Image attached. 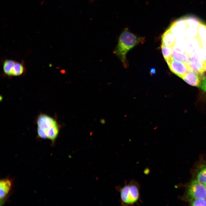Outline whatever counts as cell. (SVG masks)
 Wrapping results in <instances>:
<instances>
[{"instance_id":"obj_23","label":"cell","mask_w":206,"mask_h":206,"mask_svg":"<svg viewBox=\"0 0 206 206\" xmlns=\"http://www.w3.org/2000/svg\"><path fill=\"white\" fill-rule=\"evenodd\" d=\"M37 131L38 135L39 137L44 139L47 138L45 130L37 127Z\"/></svg>"},{"instance_id":"obj_10","label":"cell","mask_w":206,"mask_h":206,"mask_svg":"<svg viewBox=\"0 0 206 206\" xmlns=\"http://www.w3.org/2000/svg\"><path fill=\"white\" fill-rule=\"evenodd\" d=\"M185 53L189 58L193 55L198 48L200 46L197 37L185 39Z\"/></svg>"},{"instance_id":"obj_4","label":"cell","mask_w":206,"mask_h":206,"mask_svg":"<svg viewBox=\"0 0 206 206\" xmlns=\"http://www.w3.org/2000/svg\"><path fill=\"white\" fill-rule=\"evenodd\" d=\"M187 195L190 200L206 198L205 186L197 180L193 181L188 187Z\"/></svg>"},{"instance_id":"obj_2","label":"cell","mask_w":206,"mask_h":206,"mask_svg":"<svg viewBox=\"0 0 206 206\" xmlns=\"http://www.w3.org/2000/svg\"><path fill=\"white\" fill-rule=\"evenodd\" d=\"M139 184L135 180L131 181L120 188V202L124 206L137 204L140 199Z\"/></svg>"},{"instance_id":"obj_22","label":"cell","mask_w":206,"mask_h":206,"mask_svg":"<svg viewBox=\"0 0 206 206\" xmlns=\"http://www.w3.org/2000/svg\"><path fill=\"white\" fill-rule=\"evenodd\" d=\"M206 95V98L203 100L206 102V78L201 80V83L198 86Z\"/></svg>"},{"instance_id":"obj_16","label":"cell","mask_w":206,"mask_h":206,"mask_svg":"<svg viewBox=\"0 0 206 206\" xmlns=\"http://www.w3.org/2000/svg\"><path fill=\"white\" fill-rule=\"evenodd\" d=\"M198 32L197 27L189 26L187 25L185 31V39L196 37Z\"/></svg>"},{"instance_id":"obj_1","label":"cell","mask_w":206,"mask_h":206,"mask_svg":"<svg viewBox=\"0 0 206 206\" xmlns=\"http://www.w3.org/2000/svg\"><path fill=\"white\" fill-rule=\"evenodd\" d=\"M144 40V37L134 35L127 28L122 32L114 53L120 60L125 68L128 66L126 55L128 52L139 43H143Z\"/></svg>"},{"instance_id":"obj_6","label":"cell","mask_w":206,"mask_h":206,"mask_svg":"<svg viewBox=\"0 0 206 206\" xmlns=\"http://www.w3.org/2000/svg\"><path fill=\"white\" fill-rule=\"evenodd\" d=\"M187 25L185 19H181L175 21L169 28L177 40L185 39Z\"/></svg>"},{"instance_id":"obj_15","label":"cell","mask_w":206,"mask_h":206,"mask_svg":"<svg viewBox=\"0 0 206 206\" xmlns=\"http://www.w3.org/2000/svg\"><path fill=\"white\" fill-rule=\"evenodd\" d=\"M60 130V126L58 124L51 127L45 131L47 138L50 140L53 144L55 141L58 135Z\"/></svg>"},{"instance_id":"obj_11","label":"cell","mask_w":206,"mask_h":206,"mask_svg":"<svg viewBox=\"0 0 206 206\" xmlns=\"http://www.w3.org/2000/svg\"><path fill=\"white\" fill-rule=\"evenodd\" d=\"M191 66L195 71L201 75L206 71L204 65L201 61L197 57L192 56L189 58Z\"/></svg>"},{"instance_id":"obj_8","label":"cell","mask_w":206,"mask_h":206,"mask_svg":"<svg viewBox=\"0 0 206 206\" xmlns=\"http://www.w3.org/2000/svg\"><path fill=\"white\" fill-rule=\"evenodd\" d=\"M38 126L45 132L48 129L58 125L56 119L44 114H41L37 117L36 120Z\"/></svg>"},{"instance_id":"obj_5","label":"cell","mask_w":206,"mask_h":206,"mask_svg":"<svg viewBox=\"0 0 206 206\" xmlns=\"http://www.w3.org/2000/svg\"><path fill=\"white\" fill-rule=\"evenodd\" d=\"M171 71L182 78L188 71L192 69L190 66L170 57L166 62Z\"/></svg>"},{"instance_id":"obj_12","label":"cell","mask_w":206,"mask_h":206,"mask_svg":"<svg viewBox=\"0 0 206 206\" xmlns=\"http://www.w3.org/2000/svg\"><path fill=\"white\" fill-rule=\"evenodd\" d=\"M177 40L169 28L165 31L162 36V44L167 47L173 48Z\"/></svg>"},{"instance_id":"obj_13","label":"cell","mask_w":206,"mask_h":206,"mask_svg":"<svg viewBox=\"0 0 206 206\" xmlns=\"http://www.w3.org/2000/svg\"><path fill=\"white\" fill-rule=\"evenodd\" d=\"M197 38L200 46L206 49V25L200 23L198 27Z\"/></svg>"},{"instance_id":"obj_18","label":"cell","mask_w":206,"mask_h":206,"mask_svg":"<svg viewBox=\"0 0 206 206\" xmlns=\"http://www.w3.org/2000/svg\"><path fill=\"white\" fill-rule=\"evenodd\" d=\"M173 50L177 52L185 53V39L177 40Z\"/></svg>"},{"instance_id":"obj_24","label":"cell","mask_w":206,"mask_h":206,"mask_svg":"<svg viewBox=\"0 0 206 206\" xmlns=\"http://www.w3.org/2000/svg\"><path fill=\"white\" fill-rule=\"evenodd\" d=\"M205 185V189L206 191V184L205 185Z\"/></svg>"},{"instance_id":"obj_14","label":"cell","mask_w":206,"mask_h":206,"mask_svg":"<svg viewBox=\"0 0 206 206\" xmlns=\"http://www.w3.org/2000/svg\"><path fill=\"white\" fill-rule=\"evenodd\" d=\"M171 57L175 60L180 61L191 66L189 58L185 53L177 52L173 50Z\"/></svg>"},{"instance_id":"obj_20","label":"cell","mask_w":206,"mask_h":206,"mask_svg":"<svg viewBox=\"0 0 206 206\" xmlns=\"http://www.w3.org/2000/svg\"><path fill=\"white\" fill-rule=\"evenodd\" d=\"M187 24L188 26L198 27L200 23L197 19L191 18H187L185 19Z\"/></svg>"},{"instance_id":"obj_19","label":"cell","mask_w":206,"mask_h":206,"mask_svg":"<svg viewBox=\"0 0 206 206\" xmlns=\"http://www.w3.org/2000/svg\"><path fill=\"white\" fill-rule=\"evenodd\" d=\"M161 49L163 56L166 62L172 55L173 48L167 47L161 44Z\"/></svg>"},{"instance_id":"obj_7","label":"cell","mask_w":206,"mask_h":206,"mask_svg":"<svg viewBox=\"0 0 206 206\" xmlns=\"http://www.w3.org/2000/svg\"><path fill=\"white\" fill-rule=\"evenodd\" d=\"M13 181L9 178H6L1 180L0 182V206L3 205L11 192Z\"/></svg>"},{"instance_id":"obj_21","label":"cell","mask_w":206,"mask_h":206,"mask_svg":"<svg viewBox=\"0 0 206 206\" xmlns=\"http://www.w3.org/2000/svg\"><path fill=\"white\" fill-rule=\"evenodd\" d=\"M191 205L192 206H206V198L193 200L191 203Z\"/></svg>"},{"instance_id":"obj_9","label":"cell","mask_w":206,"mask_h":206,"mask_svg":"<svg viewBox=\"0 0 206 206\" xmlns=\"http://www.w3.org/2000/svg\"><path fill=\"white\" fill-rule=\"evenodd\" d=\"M200 75H201L192 69L185 74L182 79L190 85L198 87L202 80Z\"/></svg>"},{"instance_id":"obj_3","label":"cell","mask_w":206,"mask_h":206,"mask_svg":"<svg viewBox=\"0 0 206 206\" xmlns=\"http://www.w3.org/2000/svg\"><path fill=\"white\" fill-rule=\"evenodd\" d=\"M3 70L4 74L8 76H16L22 75L25 72V68L22 63L7 59L3 64Z\"/></svg>"},{"instance_id":"obj_17","label":"cell","mask_w":206,"mask_h":206,"mask_svg":"<svg viewBox=\"0 0 206 206\" xmlns=\"http://www.w3.org/2000/svg\"><path fill=\"white\" fill-rule=\"evenodd\" d=\"M197 181L205 185L206 184V166H203L198 171L197 175Z\"/></svg>"}]
</instances>
